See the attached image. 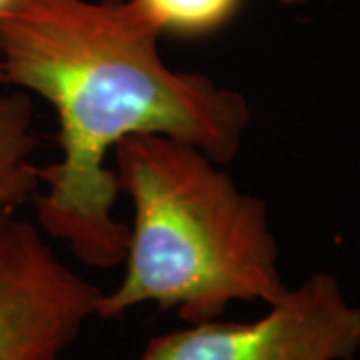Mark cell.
<instances>
[{"instance_id": "2", "label": "cell", "mask_w": 360, "mask_h": 360, "mask_svg": "<svg viewBox=\"0 0 360 360\" xmlns=\"http://www.w3.org/2000/svg\"><path fill=\"white\" fill-rule=\"evenodd\" d=\"M112 155L132 224L124 276L104 292L96 316L120 319L155 302L198 324L234 300L270 307L288 292L266 202L243 193L222 165L165 134L129 136Z\"/></svg>"}, {"instance_id": "10", "label": "cell", "mask_w": 360, "mask_h": 360, "mask_svg": "<svg viewBox=\"0 0 360 360\" xmlns=\"http://www.w3.org/2000/svg\"><path fill=\"white\" fill-rule=\"evenodd\" d=\"M52 360H58V359H52Z\"/></svg>"}, {"instance_id": "5", "label": "cell", "mask_w": 360, "mask_h": 360, "mask_svg": "<svg viewBox=\"0 0 360 360\" xmlns=\"http://www.w3.org/2000/svg\"><path fill=\"white\" fill-rule=\"evenodd\" d=\"M39 132L30 94L0 92V212L14 210L39 193V165L32 156Z\"/></svg>"}, {"instance_id": "7", "label": "cell", "mask_w": 360, "mask_h": 360, "mask_svg": "<svg viewBox=\"0 0 360 360\" xmlns=\"http://www.w3.org/2000/svg\"><path fill=\"white\" fill-rule=\"evenodd\" d=\"M274 2H281V4H307L309 0H274Z\"/></svg>"}, {"instance_id": "6", "label": "cell", "mask_w": 360, "mask_h": 360, "mask_svg": "<svg viewBox=\"0 0 360 360\" xmlns=\"http://www.w3.org/2000/svg\"><path fill=\"white\" fill-rule=\"evenodd\" d=\"M160 30L184 39H200L222 30L236 16L243 0H134Z\"/></svg>"}, {"instance_id": "8", "label": "cell", "mask_w": 360, "mask_h": 360, "mask_svg": "<svg viewBox=\"0 0 360 360\" xmlns=\"http://www.w3.org/2000/svg\"><path fill=\"white\" fill-rule=\"evenodd\" d=\"M14 0H0V13L4 11V8H8L11 4H13Z\"/></svg>"}, {"instance_id": "4", "label": "cell", "mask_w": 360, "mask_h": 360, "mask_svg": "<svg viewBox=\"0 0 360 360\" xmlns=\"http://www.w3.org/2000/svg\"><path fill=\"white\" fill-rule=\"evenodd\" d=\"M103 295L66 266L39 226L0 212V360L58 359Z\"/></svg>"}, {"instance_id": "9", "label": "cell", "mask_w": 360, "mask_h": 360, "mask_svg": "<svg viewBox=\"0 0 360 360\" xmlns=\"http://www.w3.org/2000/svg\"><path fill=\"white\" fill-rule=\"evenodd\" d=\"M0 82H2V75H0Z\"/></svg>"}, {"instance_id": "1", "label": "cell", "mask_w": 360, "mask_h": 360, "mask_svg": "<svg viewBox=\"0 0 360 360\" xmlns=\"http://www.w3.org/2000/svg\"><path fill=\"white\" fill-rule=\"evenodd\" d=\"M160 30L134 0H14L0 13L2 82L51 104L60 158L39 167V226L94 269L124 262L129 224L108 156L129 136L165 134L219 165L238 155L250 106L238 90L168 66Z\"/></svg>"}, {"instance_id": "3", "label": "cell", "mask_w": 360, "mask_h": 360, "mask_svg": "<svg viewBox=\"0 0 360 360\" xmlns=\"http://www.w3.org/2000/svg\"><path fill=\"white\" fill-rule=\"evenodd\" d=\"M360 309L316 272L255 322L206 321L155 336L136 360H354Z\"/></svg>"}]
</instances>
